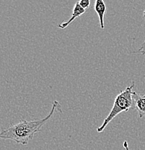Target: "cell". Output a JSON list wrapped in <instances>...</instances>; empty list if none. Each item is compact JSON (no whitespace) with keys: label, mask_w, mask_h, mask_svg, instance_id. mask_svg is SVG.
I'll return each mask as SVG.
<instances>
[{"label":"cell","mask_w":145,"mask_h":150,"mask_svg":"<svg viewBox=\"0 0 145 150\" xmlns=\"http://www.w3.org/2000/svg\"><path fill=\"white\" fill-rule=\"evenodd\" d=\"M56 110L62 112V106L58 101L54 100L52 108L48 115L42 119L34 121H21L15 125L10 126L8 129L2 131L0 137L2 139H9L23 145H27L30 141L34 138V136L39 132L41 128L47 123L48 120L54 115Z\"/></svg>","instance_id":"6da1fadb"},{"label":"cell","mask_w":145,"mask_h":150,"mask_svg":"<svg viewBox=\"0 0 145 150\" xmlns=\"http://www.w3.org/2000/svg\"><path fill=\"white\" fill-rule=\"evenodd\" d=\"M134 82H132V84L124 90L121 91L115 98L113 106L110 110V113L106 118L104 119L102 125L97 129L98 133H102L105 129L109 123L117 116L119 113L122 112L129 111V109L132 108L133 106V90L134 87Z\"/></svg>","instance_id":"7a4b0ae2"},{"label":"cell","mask_w":145,"mask_h":150,"mask_svg":"<svg viewBox=\"0 0 145 150\" xmlns=\"http://www.w3.org/2000/svg\"><path fill=\"white\" fill-rule=\"evenodd\" d=\"M132 97L139 116V118H143L145 116V95H139L136 92H133Z\"/></svg>","instance_id":"3957f363"},{"label":"cell","mask_w":145,"mask_h":150,"mask_svg":"<svg viewBox=\"0 0 145 150\" xmlns=\"http://www.w3.org/2000/svg\"><path fill=\"white\" fill-rule=\"evenodd\" d=\"M85 12V9H84L83 7H81L79 1H77V2L74 4V8H73L72 11V15H71V17L69 18V20L67 22H62V23L58 25V28H61V29H64V28H66L67 26L69 25L76 18L80 17L81 15H83Z\"/></svg>","instance_id":"277c9868"},{"label":"cell","mask_w":145,"mask_h":150,"mask_svg":"<svg viewBox=\"0 0 145 150\" xmlns=\"http://www.w3.org/2000/svg\"><path fill=\"white\" fill-rule=\"evenodd\" d=\"M94 7L95 11L98 18H99L101 29H104L105 28L104 18H105V15L106 13V6L104 2V0H95Z\"/></svg>","instance_id":"5b68a950"},{"label":"cell","mask_w":145,"mask_h":150,"mask_svg":"<svg viewBox=\"0 0 145 150\" xmlns=\"http://www.w3.org/2000/svg\"><path fill=\"white\" fill-rule=\"evenodd\" d=\"M143 18H144V22H145V10L144 11V12H143ZM133 53H140V54L144 55V54H145V40H144V43L141 44V47H140V48H139L137 51H134Z\"/></svg>","instance_id":"8992f818"},{"label":"cell","mask_w":145,"mask_h":150,"mask_svg":"<svg viewBox=\"0 0 145 150\" xmlns=\"http://www.w3.org/2000/svg\"><path fill=\"white\" fill-rule=\"evenodd\" d=\"M79 3L81 7L85 9H88L90 6V0H79Z\"/></svg>","instance_id":"52a82bcc"},{"label":"cell","mask_w":145,"mask_h":150,"mask_svg":"<svg viewBox=\"0 0 145 150\" xmlns=\"http://www.w3.org/2000/svg\"><path fill=\"white\" fill-rule=\"evenodd\" d=\"M123 146H124V149L125 150H129V143H128L127 141H125L123 144Z\"/></svg>","instance_id":"ba28073f"},{"label":"cell","mask_w":145,"mask_h":150,"mask_svg":"<svg viewBox=\"0 0 145 150\" xmlns=\"http://www.w3.org/2000/svg\"><path fill=\"white\" fill-rule=\"evenodd\" d=\"M144 77H145V75H144Z\"/></svg>","instance_id":"9c48e42d"}]
</instances>
